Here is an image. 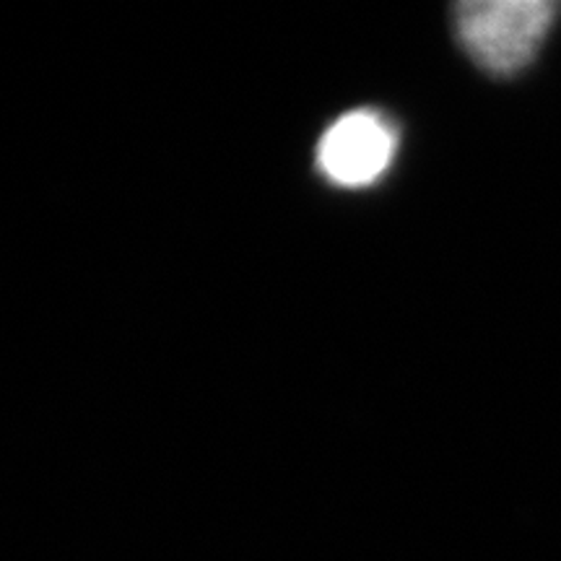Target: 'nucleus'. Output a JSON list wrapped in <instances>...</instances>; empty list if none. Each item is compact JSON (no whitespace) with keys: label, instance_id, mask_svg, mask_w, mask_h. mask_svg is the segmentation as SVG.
<instances>
[{"label":"nucleus","instance_id":"nucleus-2","mask_svg":"<svg viewBox=\"0 0 561 561\" xmlns=\"http://www.w3.org/2000/svg\"><path fill=\"white\" fill-rule=\"evenodd\" d=\"M398 133L377 110H356L335 121L318 144V170L339 187H367L390 170Z\"/></svg>","mask_w":561,"mask_h":561},{"label":"nucleus","instance_id":"nucleus-1","mask_svg":"<svg viewBox=\"0 0 561 561\" xmlns=\"http://www.w3.org/2000/svg\"><path fill=\"white\" fill-rule=\"evenodd\" d=\"M559 11L553 0H471L455 5V32L476 66L515 76L536 60Z\"/></svg>","mask_w":561,"mask_h":561}]
</instances>
